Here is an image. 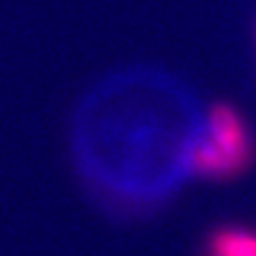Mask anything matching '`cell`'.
Here are the masks:
<instances>
[{
  "instance_id": "obj_1",
  "label": "cell",
  "mask_w": 256,
  "mask_h": 256,
  "mask_svg": "<svg viewBox=\"0 0 256 256\" xmlns=\"http://www.w3.org/2000/svg\"><path fill=\"white\" fill-rule=\"evenodd\" d=\"M201 100L175 75L128 68L84 98L73 122V160L84 184L120 212L154 210L190 178Z\"/></svg>"
},
{
  "instance_id": "obj_3",
  "label": "cell",
  "mask_w": 256,
  "mask_h": 256,
  "mask_svg": "<svg viewBox=\"0 0 256 256\" xmlns=\"http://www.w3.org/2000/svg\"><path fill=\"white\" fill-rule=\"evenodd\" d=\"M201 256H256V226L220 224L207 233Z\"/></svg>"
},
{
  "instance_id": "obj_2",
  "label": "cell",
  "mask_w": 256,
  "mask_h": 256,
  "mask_svg": "<svg viewBox=\"0 0 256 256\" xmlns=\"http://www.w3.org/2000/svg\"><path fill=\"white\" fill-rule=\"evenodd\" d=\"M256 160L252 126L230 102L210 107L192 150L190 173L212 182H228L250 171Z\"/></svg>"
}]
</instances>
